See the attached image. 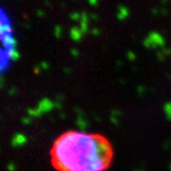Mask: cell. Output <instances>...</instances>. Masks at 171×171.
<instances>
[{"label": "cell", "mask_w": 171, "mask_h": 171, "mask_svg": "<svg viewBox=\"0 0 171 171\" xmlns=\"http://www.w3.org/2000/svg\"><path fill=\"white\" fill-rule=\"evenodd\" d=\"M50 159L57 171H105L113 160V148L101 134L70 130L56 139Z\"/></svg>", "instance_id": "1"}, {"label": "cell", "mask_w": 171, "mask_h": 171, "mask_svg": "<svg viewBox=\"0 0 171 171\" xmlns=\"http://www.w3.org/2000/svg\"><path fill=\"white\" fill-rule=\"evenodd\" d=\"M91 17H92V18H94V19H97L96 14H91Z\"/></svg>", "instance_id": "13"}, {"label": "cell", "mask_w": 171, "mask_h": 171, "mask_svg": "<svg viewBox=\"0 0 171 171\" xmlns=\"http://www.w3.org/2000/svg\"><path fill=\"white\" fill-rule=\"evenodd\" d=\"M37 14H38L39 16H44L45 15V12H44L43 11H41V10H38V11H37Z\"/></svg>", "instance_id": "9"}, {"label": "cell", "mask_w": 171, "mask_h": 171, "mask_svg": "<svg viewBox=\"0 0 171 171\" xmlns=\"http://www.w3.org/2000/svg\"><path fill=\"white\" fill-rule=\"evenodd\" d=\"M129 15V11L128 9L125 6H120L118 9V13H117V17L119 20H124L126 17Z\"/></svg>", "instance_id": "3"}, {"label": "cell", "mask_w": 171, "mask_h": 171, "mask_svg": "<svg viewBox=\"0 0 171 171\" xmlns=\"http://www.w3.org/2000/svg\"><path fill=\"white\" fill-rule=\"evenodd\" d=\"M88 26V14L87 12H83L81 14V30H82V32H87Z\"/></svg>", "instance_id": "4"}, {"label": "cell", "mask_w": 171, "mask_h": 171, "mask_svg": "<svg viewBox=\"0 0 171 171\" xmlns=\"http://www.w3.org/2000/svg\"><path fill=\"white\" fill-rule=\"evenodd\" d=\"M98 2H99V0H88V3H90L91 6H97Z\"/></svg>", "instance_id": "8"}, {"label": "cell", "mask_w": 171, "mask_h": 171, "mask_svg": "<svg viewBox=\"0 0 171 171\" xmlns=\"http://www.w3.org/2000/svg\"><path fill=\"white\" fill-rule=\"evenodd\" d=\"M160 12H162L163 14H166V13H167V12L165 11V10H162V11H160Z\"/></svg>", "instance_id": "12"}, {"label": "cell", "mask_w": 171, "mask_h": 171, "mask_svg": "<svg viewBox=\"0 0 171 171\" xmlns=\"http://www.w3.org/2000/svg\"><path fill=\"white\" fill-rule=\"evenodd\" d=\"M93 32L94 34H98V33H99V30H96V29H94V30H93V32Z\"/></svg>", "instance_id": "11"}, {"label": "cell", "mask_w": 171, "mask_h": 171, "mask_svg": "<svg viewBox=\"0 0 171 171\" xmlns=\"http://www.w3.org/2000/svg\"><path fill=\"white\" fill-rule=\"evenodd\" d=\"M155 44L163 46L165 44V41H163V37L159 33L153 32L149 33L148 38L145 41V45H146V47H150L151 45H155Z\"/></svg>", "instance_id": "2"}, {"label": "cell", "mask_w": 171, "mask_h": 171, "mask_svg": "<svg viewBox=\"0 0 171 171\" xmlns=\"http://www.w3.org/2000/svg\"><path fill=\"white\" fill-rule=\"evenodd\" d=\"M152 12L154 13V14H157V13H158V12H161L158 11V10H156V9H153V10H152Z\"/></svg>", "instance_id": "10"}, {"label": "cell", "mask_w": 171, "mask_h": 171, "mask_svg": "<svg viewBox=\"0 0 171 171\" xmlns=\"http://www.w3.org/2000/svg\"><path fill=\"white\" fill-rule=\"evenodd\" d=\"M70 18L72 20H78V19L81 18V14L80 13H78V12H72L70 14Z\"/></svg>", "instance_id": "6"}, {"label": "cell", "mask_w": 171, "mask_h": 171, "mask_svg": "<svg viewBox=\"0 0 171 171\" xmlns=\"http://www.w3.org/2000/svg\"><path fill=\"white\" fill-rule=\"evenodd\" d=\"M60 33H61V28H60L59 26H56V27H55V35H56L57 37H59Z\"/></svg>", "instance_id": "7"}, {"label": "cell", "mask_w": 171, "mask_h": 171, "mask_svg": "<svg viewBox=\"0 0 171 171\" xmlns=\"http://www.w3.org/2000/svg\"><path fill=\"white\" fill-rule=\"evenodd\" d=\"M70 36L72 37L73 40H79L82 36V30L78 28H72L70 30Z\"/></svg>", "instance_id": "5"}, {"label": "cell", "mask_w": 171, "mask_h": 171, "mask_svg": "<svg viewBox=\"0 0 171 171\" xmlns=\"http://www.w3.org/2000/svg\"><path fill=\"white\" fill-rule=\"evenodd\" d=\"M166 1H167V0H163V3H165Z\"/></svg>", "instance_id": "14"}]
</instances>
